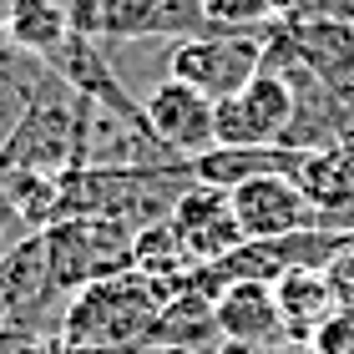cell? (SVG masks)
Returning a JSON list of instances; mask_svg holds the SVG:
<instances>
[{"label":"cell","instance_id":"1","mask_svg":"<svg viewBox=\"0 0 354 354\" xmlns=\"http://www.w3.org/2000/svg\"><path fill=\"white\" fill-rule=\"evenodd\" d=\"M162 314V294L137 268L82 288L66 299L61 314V344L96 349V354H142L152 339V324Z\"/></svg>","mask_w":354,"mask_h":354},{"label":"cell","instance_id":"2","mask_svg":"<svg viewBox=\"0 0 354 354\" xmlns=\"http://www.w3.org/2000/svg\"><path fill=\"white\" fill-rule=\"evenodd\" d=\"M86 127H91V102L76 96L61 76L51 71L36 91L30 111L10 142L0 147V177L10 172H36V177H61L86 167Z\"/></svg>","mask_w":354,"mask_h":354},{"label":"cell","instance_id":"3","mask_svg":"<svg viewBox=\"0 0 354 354\" xmlns=\"http://www.w3.org/2000/svg\"><path fill=\"white\" fill-rule=\"evenodd\" d=\"M132 243H137V233L111 218H66L56 228H46L51 288L61 299H71L102 279H117V273L132 268Z\"/></svg>","mask_w":354,"mask_h":354},{"label":"cell","instance_id":"4","mask_svg":"<svg viewBox=\"0 0 354 354\" xmlns=\"http://www.w3.org/2000/svg\"><path fill=\"white\" fill-rule=\"evenodd\" d=\"M268 30H207V36H187V41L172 46L167 76L183 82V86H192V91H203L207 102L238 96L253 76L263 71Z\"/></svg>","mask_w":354,"mask_h":354},{"label":"cell","instance_id":"5","mask_svg":"<svg viewBox=\"0 0 354 354\" xmlns=\"http://www.w3.org/2000/svg\"><path fill=\"white\" fill-rule=\"evenodd\" d=\"M288 122H294V91L268 66L238 96L213 102V142L218 147H283Z\"/></svg>","mask_w":354,"mask_h":354},{"label":"cell","instance_id":"6","mask_svg":"<svg viewBox=\"0 0 354 354\" xmlns=\"http://www.w3.org/2000/svg\"><path fill=\"white\" fill-rule=\"evenodd\" d=\"M172 233H177V248L192 268H213L223 263L228 253L243 243V228H238V213H233V198L218 187H203L192 183L183 192V203L172 207Z\"/></svg>","mask_w":354,"mask_h":354},{"label":"cell","instance_id":"7","mask_svg":"<svg viewBox=\"0 0 354 354\" xmlns=\"http://www.w3.org/2000/svg\"><path fill=\"white\" fill-rule=\"evenodd\" d=\"M142 111H147V127L152 137L177 157V162H198L203 152H213V102L203 91H192L183 82H167L152 86V96H142Z\"/></svg>","mask_w":354,"mask_h":354},{"label":"cell","instance_id":"8","mask_svg":"<svg viewBox=\"0 0 354 354\" xmlns=\"http://www.w3.org/2000/svg\"><path fill=\"white\" fill-rule=\"evenodd\" d=\"M228 198H233V213H238L243 238H283V233L314 228V207L304 198V187L294 177H283V172L248 177V183L233 187Z\"/></svg>","mask_w":354,"mask_h":354},{"label":"cell","instance_id":"9","mask_svg":"<svg viewBox=\"0 0 354 354\" xmlns=\"http://www.w3.org/2000/svg\"><path fill=\"white\" fill-rule=\"evenodd\" d=\"M288 46L354 117V21H279Z\"/></svg>","mask_w":354,"mask_h":354},{"label":"cell","instance_id":"10","mask_svg":"<svg viewBox=\"0 0 354 354\" xmlns=\"http://www.w3.org/2000/svg\"><path fill=\"white\" fill-rule=\"evenodd\" d=\"M46 66H51L76 96H86V102L117 111V117H147L137 96H127L117 66H111V56L102 51V41H96V36H76V30H71L66 46H61V51L46 61Z\"/></svg>","mask_w":354,"mask_h":354},{"label":"cell","instance_id":"11","mask_svg":"<svg viewBox=\"0 0 354 354\" xmlns=\"http://www.w3.org/2000/svg\"><path fill=\"white\" fill-rule=\"evenodd\" d=\"M223 344V329H218V309H213V294L203 283H187L183 294H172L162 304L152 324V339L147 349L157 354H213Z\"/></svg>","mask_w":354,"mask_h":354},{"label":"cell","instance_id":"12","mask_svg":"<svg viewBox=\"0 0 354 354\" xmlns=\"http://www.w3.org/2000/svg\"><path fill=\"white\" fill-rule=\"evenodd\" d=\"M213 309H218L223 339H243V344H263V349H279L288 339L273 283H223L213 294Z\"/></svg>","mask_w":354,"mask_h":354},{"label":"cell","instance_id":"13","mask_svg":"<svg viewBox=\"0 0 354 354\" xmlns=\"http://www.w3.org/2000/svg\"><path fill=\"white\" fill-rule=\"evenodd\" d=\"M304 162V152H288V147H213L192 162V177L203 187H218V192H233L243 187L248 177H268V172H283L294 177Z\"/></svg>","mask_w":354,"mask_h":354},{"label":"cell","instance_id":"14","mask_svg":"<svg viewBox=\"0 0 354 354\" xmlns=\"http://www.w3.org/2000/svg\"><path fill=\"white\" fill-rule=\"evenodd\" d=\"M273 299H279V314H283V334L288 339H314L319 324L329 314H339V304L329 294V279L324 268H304V273H283L273 283Z\"/></svg>","mask_w":354,"mask_h":354},{"label":"cell","instance_id":"15","mask_svg":"<svg viewBox=\"0 0 354 354\" xmlns=\"http://www.w3.org/2000/svg\"><path fill=\"white\" fill-rule=\"evenodd\" d=\"M46 76H51V66H46L41 56H26V51H15L10 41H0V147H6L10 132L21 127V117L30 111Z\"/></svg>","mask_w":354,"mask_h":354},{"label":"cell","instance_id":"16","mask_svg":"<svg viewBox=\"0 0 354 354\" xmlns=\"http://www.w3.org/2000/svg\"><path fill=\"white\" fill-rule=\"evenodd\" d=\"M66 36H71V21L61 10V0H26V6H15L6 15V41L26 56L51 61L66 46Z\"/></svg>","mask_w":354,"mask_h":354},{"label":"cell","instance_id":"17","mask_svg":"<svg viewBox=\"0 0 354 354\" xmlns=\"http://www.w3.org/2000/svg\"><path fill=\"white\" fill-rule=\"evenodd\" d=\"M207 30H268L279 26L273 0H198Z\"/></svg>","mask_w":354,"mask_h":354},{"label":"cell","instance_id":"18","mask_svg":"<svg viewBox=\"0 0 354 354\" xmlns=\"http://www.w3.org/2000/svg\"><path fill=\"white\" fill-rule=\"evenodd\" d=\"M279 21H354V0H273Z\"/></svg>","mask_w":354,"mask_h":354},{"label":"cell","instance_id":"19","mask_svg":"<svg viewBox=\"0 0 354 354\" xmlns=\"http://www.w3.org/2000/svg\"><path fill=\"white\" fill-rule=\"evenodd\" d=\"M324 279H329V294H334V304H339L344 314H354V238L329 259V268H324Z\"/></svg>","mask_w":354,"mask_h":354},{"label":"cell","instance_id":"20","mask_svg":"<svg viewBox=\"0 0 354 354\" xmlns=\"http://www.w3.org/2000/svg\"><path fill=\"white\" fill-rule=\"evenodd\" d=\"M309 344H314L319 354H354V314H344V309L329 314Z\"/></svg>","mask_w":354,"mask_h":354},{"label":"cell","instance_id":"21","mask_svg":"<svg viewBox=\"0 0 354 354\" xmlns=\"http://www.w3.org/2000/svg\"><path fill=\"white\" fill-rule=\"evenodd\" d=\"M61 10H66V21L76 36H96L102 41V10H106V0H61Z\"/></svg>","mask_w":354,"mask_h":354},{"label":"cell","instance_id":"22","mask_svg":"<svg viewBox=\"0 0 354 354\" xmlns=\"http://www.w3.org/2000/svg\"><path fill=\"white\" fill-rule=\"evenodd\" d=\"M213 354H273V349H263V344H243V339H223Z\"/></svg>","mask_w":354,"mask_h":354},{"label":"cell","instance_id":"23","mask_svg":"<svg viewBox=\"0 0 354 354\" xmlns=\"http://www.w3.org/2000/svg\"><path fill=\"white\" fill-rule=\"evenodd\" d=\"M273 354H319V349H314L309 339H283V344L273 349Z\"/></svg>","mask_w":354,"mask_h":354}]
</instances>
